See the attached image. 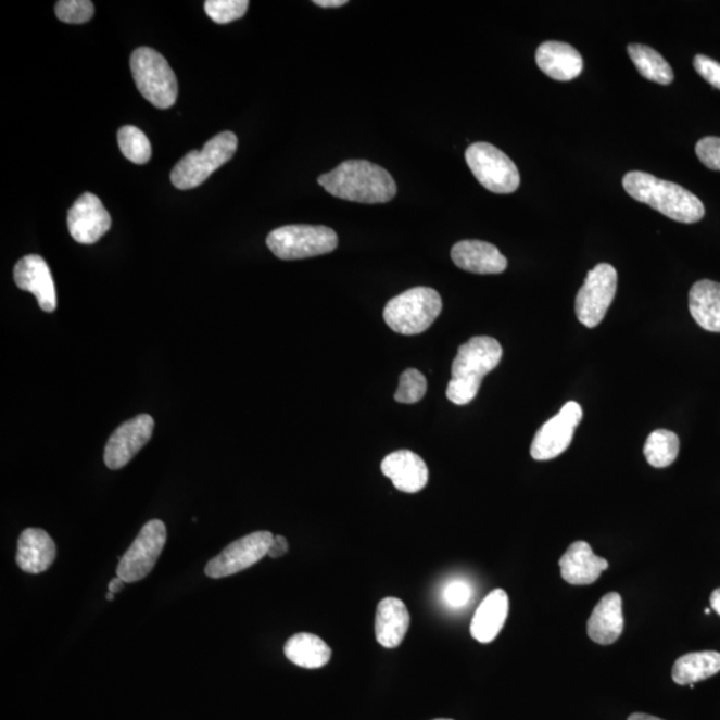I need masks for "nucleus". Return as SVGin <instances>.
Here are the masks:
<instances>
[{"label": "nucleus", "instance_id": "1", "mask_svg": "<svg viewBox=\"0 0 720 720\" xmlns=\"http://www.w3.org/2000/svg\"><path fill=\"white\" fill-rule=\"evenodd\" d=\"M318 184L332 197L358 203H388L396 195V184L388 169L368 161H345Z\"/></svg>", "mask_w": 720, "mask_h": 720}, {"label": "nucleus", "instance_id": "2", "mask_svg": "<svg viewBox=\"0 0 720 720\" xmlns=\"http://www.w3.org/2000/svg\"><path fill=\"white\" fill-rule=\"evenodd\" d=\"M626 192L635 201L681 224H696L706 214L704 203L693 192L672 181L661 180L652 174L631 172L624 175Z\"/></svg>", "mask_w": 720, "mask_h": 720}, {"label": "nucleus", "instance_id": "3", "mask_svg": "<svg viewBox=\"0 0 720 720\" xmlns=\"http://www.w3.org/2000/svg\"><path fill=\"white\" fill-rule=\"evenodd\" d=\"M502 355L501 343L491 337H473L462 344L451 367L450 402L465 406L476 400L483 378L500 365Z\"/></svg>", "mask_w": 720, "mask_h": 720}, {"label": "nucleus", "instance_id": "4", "mask_svg": "<svg viewBox=\"0 0 720 720\" xmlns=\"http://www.w3.org/2000/svg\"><path fill=\"white\" fill-rule=\"evenodd\" d=\"M442 312V298L430 287H415L392 298L383 316L392 331L402 336H418L429 330Z\"/></svg>", "mask_w": 720, "mask_h": 720}, {"label": "nucleus", "instance_id": "5", "mask_svg": "<svg viewBox=\"0 0 720 720\" xmlns=\"http://www.w3.org/2000/svg\"><path fill=\"white\" fill-rule=\"evenodd\" d=\"M131 73L138 90L156 109L173 108L178 98V80L165 56L150 47H139L131 55Z\"/></svg>", "mask_w": 720, "mask_h": 720}, {"label": "nucleus", "instance_id": "6", "mask_svg": "<svg viewBox=\"0 0 720 720\" xmlns=\"http://www.w3.org/2000/svg\"><path fill=\"white\" fill-rule=\"evenodd\" d=\"M238 149V138L231 131L210 139L201 151H191L177 163L172 181L179 190H191L206 181L211 174L230 162Z\"/></svg>", "mask_w": 720, "mask_h": 720}, {"label": "nucleus", "instance_id": "7", "mask_svg": "<svg viewBox=\"0 0 720 720\" xmlns=\"http://www.w3.org/2000/svg\"><path fill=\"white\" fill-rule=\"evenodd\" d=\"M267 245L279 260H306L332 253L338 248V236L326 226H285L270 232Z\"/></svg>", "mask_w": 720, "mask_h": 720}, {"label": "nucleus", "instance_id": "8", "mask_svg": "<svg viewBox=\"0 0 720 720\" xmlns=\"http://www.w3.org/2000/svg\"><path fill=\"white\" fill-rule=\"evenodd\" d=\"M466 162L480 185L495 194H511L520 185L515 163L505 152L484 142L473 143L466 151Z\"/></svg>", "mask_w": 720, "mask_h": 720}, {"label": "nucleus", "instance_id": "9", "mask_svg": "<svg viewBox=\"0 0 720 720\" xmlns=\"http://www.w3.org/2000/svg\"><path fill=\"white\" fill-rule=\"evenodd\" d=\"M617 287L618 273L608 263H601L589 271L576 301L579 321L589 329L598 326L616 298Z\"/></svg>", "mask_w": 720, "mask_h": 720}, {"label": "nucleus", "instance_id": "10", "mask_svg": "<svg viewBox=\"0 0 720 720\" xmlns=\"http://www.w3.org/2000/svg\"><path fill=\"white\" fill-rule=\"evenodd\" d=\"M166 541V525L160 519L150 520L142 527L130 548L123 554L116 577L126 583L138 582L148 577L165 548Z\"/></svg>", "mask_w": 720, "mask_h": 720}, {"label": "nucleus", "instance_id": "11", "mask_svg": "<svg viewBox=\"0 0 720 720\" xmlns=\"http://www.w3.org/2000/svg\"><path fill=\"white\" fill-rule=\"evenodd\" d=\"M274 535L270 531H256L240 538L228 546L206 566V576L220 579L233 576L257 564L267 556Z\"/></svg>", "mask_w": 720, "mask_h": 720}, {"label": "nucleus", "instance_id": "12", "mask_svg": "<svg viewBox=\"0 0 720 720\" xmlns=\"http://www.w3.org/2000/svg\"><path fill=\"white\" fill-rule=\"evenodd\" d=\"M583 409L577 402L566 403L558 415L548 419L538 430L531 444V456L535 460H552L569 449L573 432L581 424Z\"/></svg>", "mask_w": 720, "mask_h": 720}, {"label": "nucleus", "instance_id": "13", "mask_svg": "<svg viewBox=\"0 0 720 720\" xmlns=\"http://www.w3.org/2000/svg\"><path fill=\"white\" fill-rule=\"evenodd\" d=\"M155 421L148 414L122 424L110 437L104 449V464L110 470H119L149 443Z\"/></svg>", "mask_w": 720, "mask_h": 720}, {"label": "nucleus", "instance_id": "14", "mask_svg": "<svg viewBox=\"0 0 720 720\" xmlns=\"http://www.w3.org/2000/svg\"><path fill=\"white\" fill-rule=\"evenodd\" d=\"M111 216L104 209L101 199L91 192L76 199L73 207L68 211V231L75 242L80 244H93L110 230Z\"/></svg>", "mask_w": 720, "mask_h": 720}, {"label": "nucleus", "instance_id": "15", "mask_svg": "<svg viewBox=\"0 0 720 720\" xmlns=\"http://www.w3.org/2000/svg\"><path fill=\"white\" fill-rule=\"evenodd\" d=\"M14 280L21 290L31 292L37 298L43 312H55V283L50 267L42 256L33 254L22 257L15 265Z\"/></svg>", "mask_w": 720, "mask_h": 720}, {"label": "nucleus", "instance_id": "16", "mask_svg": "<svg viewBox=\"0 0 720 720\" xmlns=\"http://www.w3.org/2000/svg\"><path fill=\"white\" fill-rule=\"evenodd\" d=\"M380 468L402 493H419L429 482V468L413 451L400 450L391 453L386 456Z\"/></svg>", "mask_w": 720, "mask_h": 720}, {"label": "nucleus", "instance_id": "17", "mask_svg": "<svg viewBox=\"0 0 720 720\" xmlns=\"http://www.w3.org/2000/svg\"><path fill=\"white\" fill-rule=\"evenodd\" d=\"M561 578L573 585H589L598 581L608 561L596 556L588 542H573L559 560Z\"/></svg>", "mask_w": 720, "mask_h": 720}, {"label": "nucleus", "instance_id": "18", "mask_svg": "<svg viewBox=\"0 0 720 720\" xmlns=\"http://www.w3.org/2000/svg\"><path fill=\"white\" fill-rule=\"evenodd\" d=\"M451 260L462 270L472 274H501L507 268L506 256L494 244L482 240H462L451 250Z\"/></svg>", "mask_w": 720, "mask_h": 720}, {"label": "nucleus", "instance_id": "19", "mask_svg": "<svg viewBox=\"0 0 720 720\" xmlns=\"http://www.w3.org/2000/svg\"><path fill=\"white\" fill-rule=\"evenodd\" d=\"M623 629L622 596L618 593L603 596L588 622L590 640L603 646L612 645L622 635Z\"/></svg>", "mask_w": 720, "mask_h": 720}, {"label": "nucleus", "instance_id": "20", "mask_svg": "<svg viewBox=\"0 0 720 720\" xmlns=\"http://www.w3.org/2000/svg\"><path fill=\"white\" fill-rule=\"evenodd\" d=\"M535 58L538 67L555 80L570 81L578 78L583 70L582 55L564 42H544L536 50Z\"/></svg>", "mask_w": 720, "mask_h": 720}, {"label": "nucleus", "instance_id": "21", "mask_svg": "<svg viewBox=\"0 0 720 720\" xmlns=\"http://www.w3.org/2000/svg\"><path fill=\"white\" fill-rule=\"evenodd\" d=\"M56 547L45 530L27 529L17 541L16 564L27 573H42L54 564Z\"/></svg>", "mask_w": 720, "mask_h": 720}, {"label": "nucleus", "instance_id": "22", "mask_svg": "<svg viewBox=\"0 0 720 720\" xmlns=\"http://www.w3.org/2000/svg\"><path fill=\"white\" fill-rule=\"evenodd\" d=\"M508 610H510V601L506 591L501 589L491 591L480 603L472 618L470 632L473 640L480 643L493 642L506 623Z\"/></svg>", "mask_w": 720, "mask_h": 720}, {"label": "nucleus", "instance_id": "23", "mask_svg": "<svg viewBox=\"0 0 720 720\" xmlns=\"http://www.w3.org/2000/svg\"><path fill=\"white\" fill-rule=\"evenodd\" d=\"M409 612L397 598H384L379 602L376 617V635L380 646L396 648L401 645L409 628Z\"/></svg>", "mask_w": 720, "mask_h": 720}, {"label": "nucleus", "instance_id": "24", "mask_svg": "<svg viewBox=\"0 0 720 720\" xmlns=\"http://www.w3.org/2000/svg\"><path fill=\"white\" fill-rule=\"evenodd\" d=\"M690 313L702 329L720 332V283L699 280L691 287Z\"/></svg>", "mask_w": 720, "mask_h": 720}, {"label": "nucleus", "instance_id": "25", "mask_svg": "<svg viewBox=\"0 0 720 720\" xmlns=\"http://www.w3.org/2000/svg\"><path fill=\"white\" fill-rule=\"evenodd\" d=\"M285 655L292 664L303 669H320L329 664L331 648L319 636L301 632L287 641Z\"/></svg>", "mask_w": 720, "mask_h": 720}, {"label": "nucleus", "instance_id": "26", "mask_svg": "<svg viewBox=\"0 0 720 720\" xmlns=\"http://www.w3.org/2000/svg\"><path fill=\"white\" fill-rule=\"evenodd\" d=\"M720 671V653L699 652L683 655L672 667V681L679 686H690L717 675Z\"/></svg>", "mask_w": 720, "mask_h": 720}, {"label": "nucleus", "instance_id": "27", "mask_svg": "<svg viewBox=\"0 0 720 720\" xmlns=\"http://www.w3.org/2000/svg\"><path fill=\"white\" fill-rule=\"evenodd\" d=\"M628 52L643 78L665 86L672 84V80H674V73H672L670 64L652 47L630 45Z\"/></svg>", "mask_w": 720, "mask_h": 720}, {"label": "nucleus", "instance_id": "28", "mask_svg": "<svg viewBox=\"0 0 720 720\" xmlns=\"http://www.w3.org/2000/svg\"><path fill=\"white\" fill-rule=\"evenodd\" d=\"M643 453H645L649 466L669 467L678 458L679 438L669 430H655L648 435Z\"/></svg>", "mask_w": 720, "mask_h": 720}, {"label": "nucleus", "instance_id": "29", "mask_svg": "<svg viewBox=\"0 0 720 720\" xmlns=\"http://www.w3.org/2000/svg\"><path fill=\"white\" fill-rule=\"evenodd\" d=\"M122 154L136 165H146L151 157V143L142 130L136 126H123L118 131Z\"/></svg>", "mask_w": 720, "mask_h": 720}, {"label": "nucleus", "instance_id": "30", "mask_svg": "<svg viewBox=\"0 0 720 720\" xmlns=\"http://www.w3.org/2000/svg\"><path fill=\"white\" fill-rule=\"evenodd\" d=\"M427 391V380L417 368H408L400 378V386L394 395L397 403L414 405L424 400Z\"/></svg>", "mask_w": 720, "mask_h": 720}, {"label": "nucleus", "instance_id": "31", "mask_svg": "<svg viewBox=\"0 0 720 720\" xmlns=\"http://www.w3.org/2000/svg\"><path fill=\"white\" fill-rule=\"evenodd\" d=\"M249 5L248 0H207L204 10L215 23L227 25L243 17Z\"/></svg>", "mask_w": 720, "mask_h": 720}, {"label": "nucleus", "instance_id": "32", "mask_svg": "<svg viewBox=\"0 0 720 720\" xmlns=\"http://www.w3.org/2000/svg\"><path fill=\"white\" fill-rule=\"evenodd\" d=\"M58 20L72 25H81L92 20L93 3L90 0H61L55 5Z\"/></svg>", "mask_w": 720, "mask_h": 720}, {"label": "nucleus", "instance_id": "33", "mask_svg": "<svg viewBox=\"0 0 720 720\" xmlns=\"http://www.w3.org/2000/svg\"><path fill=\"white\" fill-rule=\"evenodd\" d=\"M696 155L707 168L720 172V138L706 137L696 143Z\"/></svg>", "mask_w": 720, "mask_h": 720}, {"label": "nucleus", "instance_id": "34", "mask_svg": "<svg viewBox=\"0 0 720 720\" xmlns=\"http://www.w3.org/2000/svg\"><path fill=\"white\" fill-rule=\"evenodd\" d=\"M472 596L471 585L465 581L450 582L446 584V588L443 590V599L446 602V605L453 608H460L467 605L470 602Z\"/></svg>", "mask_w": 720, "mask_h": 720}, {"label": "nucleus", "instance_id": "35", "mask_svg": "<svg viewBox=\"0 0 720 720\" xmlns=\"http://www.w3.org/2000/svg\"><path fill=\"white\" fill-rule=\"evenodd\" d=\"M694 68L702 78L720 90V63L706 55H696L694 58Z\"/></svg>", "mask_w": 720, "mask_h": 720}, {"label": "nucleus", "instance_id": "36", "mask_svg": "<svg viewBox=\"0 0 720 720\" xmlns=\"http://www.w3.org/2000/svg\"><path fill=\"white\" fill-rule=\"evenodd\" d=\"M289 552V543L282 535H274V541L271 543L270 550H268L267 556H270L273 559H278L280 556H283Z\"/></svg>", "mask_w": 720, "mask_h": 720}, {"label": "nucleus", "instance_id": "37", "mask_svg": "<svg viewBox=\"0 0 720 720\" xmlns=\"http://www.w3.org/2000/svg\"><path fill=\"white\" fill-rule=\"evenodd\" d=\"M316 5H319V8H342V5L348 4V0H315L314 2Z\"/></svg>", "mask_w": 720, "mask_h": 720}, {"label": "nucleus", "instance_id": "38", "mask_svg": "<svg viewBox=\"0 0 720 720\" xmlns=\"http://www.w3.org/2000/svg\"><path fill=\"white\" fill-rule=\"evenodd\" d=\"M126 582L123 581L119 577H115L113 581L109 583V591L110 593L116 594L119 593L123 589H125Z\"/></svg>", "mask_w": 720, "mask_h": 720}, {"label": "nucleus", "instance_id": "39", "mask_svg": "<svg viewBox=\"0 0 720 720\" xmlns=\"http://www.w3.org/2000/svg\"><path fill=\"white\" fill-rule=\"evenodd\" d=\"M710 603L712 610L716 611L720 617V589L713 591L711 594Z\"/></svg>", "mask_w": 720, "mask_h": 720}, {"label": "nucleus", "instance_id": "40", "mask_svg": "<svg viewBox=\"0 0 720 720\" xmlns=\"http://www.w3.org/2000/svg\"><path fill=\"white\" fill-rule=\"evenodd\" d=\"M628 720H664L657 717L648 716V713L635 712L631 713Z\"/></svg>", "mask_w": 720, "mask_h": 720}, {"label": "nucleus", "instance_id": "41", "mask_svg": "<svg viewBox=\"0 0 720 720\" xmlns=\"http://www.w3.org/2000/svg\"><path fill=\"white\" fill-rule=\"evenodd\" d=\"M114 595H115V594L110 593V591H109V594H108V596H105V599H108V601H114V598H115Z\"/></svg>", "mask_w": 720, "mask_h": 720}, {"label": "nucleus", "instance_id": "42", "mask_svg": "<svg viewBox=\"0 0 720 720\" xmlns=\"http://www.w3.org/2000/svg\"><path fill=\"white\" fill-rule=\"evenodd\" d=\"M710 612H711V608H706V614H707V616H708V614H710Z\"/></svg>", "mask_w": 720, "mask_h": 720}, {"label": "nucleus", "instance_id": "43", "mask_svg": "<svg viewBox=\"0 0 720 720\" xmlns=\"http://www.w3.org/2000/svg\"><path fill=\"white\" fill-rule=\"evenodd\" d=\"M435 720H453V719H435Z\"/></svg>", "mask_w": 720, "mask_h": 720}]
</instances>
